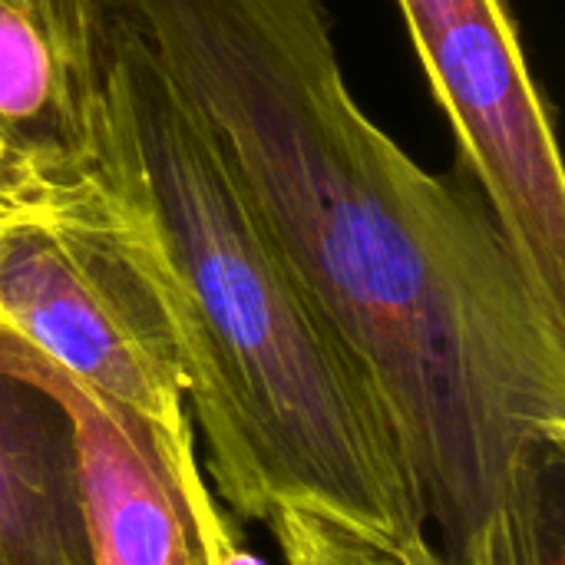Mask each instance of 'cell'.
Here are the masks:
<instances>
[{
	"label": "cell",
	"instance_id": "6",
	"mask_svg": "<svg viewBox=\"0 0 565 565\" xmlns=\"http://www.w3.org/2000/svg\"><path fill=\"white\" fill-rule=\"evenodd\" d=\"M30 354L73 427L93 565H262L218 513L195 434L172 437Z\"/></svg>",
	"mask_w": 565,
	"mask_h": 565
},
{
	"label": "cell",
	"instance_id": "11",
	"mask_svg": "<svg viewBox=\"0 0 565 565\" xmlns=\"http://www.w3.org/2000/svg\"><path fill=\"white\" fill-rule=\"evenodd\" d=\"M17 205H26V202L20 199V192H17V189H10V185H3V182H0V225H3V218H7Z\"/></svg>",
	"mask_w": 565,
	"mask_h": 565
},
{
	"label": "cell",
	"instance_id": "7",
	"mask_svg": "<svg viewBox=\"0 0 565 565\" xmlns=\"http://www.w3.org/2000/svg\"><path fill=\"white\" fill-rule=\"evenodd\" d=\"M0 565H93L73 427L0 324Z\"/></svg>",
	"mask_w": 565,
	"mask_h": 565
},
{
	"label": "cell",
	"instance_id": "3",
	"mask_svg": "<svg viewBox=\"0 0 565 565\" xmlns=\"http://www.w3.org/2000/svg\"><path fill=\"white\" fill-rule=\"evenodd\" d=\"M0 324L66 377L192 437L175 328L126 192L17 205L0 225Z\"/></svg>",
	"mask_w": 565,
	"mask_h": 565
},
{
	"label": "cell",
	"instance_id": "1",
	"mask_svg": "<svg viewBox=\"0 0 565 565\" xmlns=\"http://www.w3.org/2000/svg\"><path fill=\"white\" fill-rule=\"evenodd\" d=\"M397 440L450 563L565 447V308L348 89L324 0H122Z\"/></svg>",
	"mask_w": 565,
	"mask_h": 565
},
{
	"label": "cell",
	"instance_id": "2",
	"mask_svg": "<svg viewBox=\"0 0 565 565\" xmlns=\"http://www.w3.org/2000/svg\"><path fill=\"white\" fill-rule=\"evenodd\" d=\"M113 89L126 192L175 328L212 493L265 526L278 510H308L391 550L427 533L387 417L122 0Z\"/></svg>",
	"mask_w": 565,
	"mask_h": 565
},
{
	"label": "cell",
	"instance_id": "5",
	"mask_svg": "<svg viewBox=\"0 0 565 565\" xmlns=\"http://www.w3.org/2000/svg\"><path fill=\"white\" fill-rule=\"evenodd\" d=\"M119 0H0V159L26 202L122 182L113 89Z\"/></svg>",
	"mask_w": 565,
	"mask_h": 565
},
{
	"label": "cell",
	"instance_id": "8",
	"mask_svg": "<svg viewBox=\"0 0 565 565\" xmlns=\"http://www.w3.org/2000/svg\"><path fill=\"white\" fill-rule=\"evenodd\" d=\"M447 565H565V447L540 454Z\"/></svg>",
	"mask_w": 565,
	"mask_h": 565
},
{
	"label": "cell",
	"instance_id": "12",
	"mask_svg": "<svg viewBox=\"0 0 565 565\" xmlns=\"http://www.w3.org/2000/svg\"><path fill=\"white\" fill-rule=\"evenodd\" d=\"M0 182H3V185H10V189H17V192H20V199L26 202V192H23V185H20V182H17V175H13V172L3 166V159H0Z\"/></svg>",
	"mask_w": 565,
	"mask_h": 565
},
{
	"label": "cell",
	"instance_id": "10",
	"mask_svg": "<svg viewBox=\"0 0 565 565\" xmlns=\"http://www.w3.org/2000/svg\"><path fill=\"white\" fill-rule=\"evenodd\" d=\"M397 553H401V563L404 565H447L444 563V556H440V550L434 546L430 533L411 536L407 543L397 546Z\"/></svg>",
	"mask_w": 565,
	"mask_h": 565
},
{
	"label": "cell",
	"instance_id": "4",
	"mask_svg": "<svg viewBox=\"0 0 565 565\" xmlns=\"http://www.w3.org/2000/svg\"><path fill=\"white\" fill-rule=\"evenodd\" d=\"M460 159L533 281L565 308V172L507 0H397Z\"/></svg>",
	"mask_w": 565,
	"mask_h": 565
},
{
	"label": "cell",
	"instance_id": "9",
	"mask_svg": "<svg viewBox=\"0 0 565 565\" xmlns=\"http://www.w3.org/2000/svg\"><path fill=\"white\" fill-rule=\"evenodd\" d=\"M268 526L281 546L285 565H404L397 550L308 510H278Z\"/></svg>",
	"mask_w": 565,
	"mask_h": 565
}]
</instances>
